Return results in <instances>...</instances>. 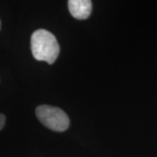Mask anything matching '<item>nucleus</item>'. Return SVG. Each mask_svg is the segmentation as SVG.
I'll return each mask as SVG.
<instances>
[{"label": "nucleus", "mask_w": 157, "mask_h": 157, "mask_svg": "<svg viewBox=\"0 0 157 157\" xmlns=\"http://www.w3.org/2000/svg\"><path fill=\"white\" fill-rule=\"evenodd\" d=\"M31 48L35 59L48 64H53L59 54V45L55 36L44 29L37 30L33 33Z\"/></svg>", "instance_id": "obj_1"}, {"label": "nucleus", "mask_w": 157, "mask_h": 157, "mask_svg": "<svg viewBox=\"0 0 157 157\" xmlns=\"http://www.w3.org/2000/svg\"><path fill=\"white\" fill-rule=\"evenodd\" d=\"M36 115L41 123L52 131H66L70 125L67 114L59 107L48 105L39 106L36 108Z\"/></svg>", "instance_id": "obj_2"}, {"label": "nucleus", "mask_w": 157, "mask_h": 157, "mask_svg": "<svg viewBox=\"0 0 157 157\" xmlns=\"http://www.w3.org/2000/svg\"><path fill=\"white\" fill-rule=\"evenodd\" d=\"M68 9L76 19H86L92 12V2L89 0H70Z\"/></svg>", "instance_id": "obj_3"}, {"label": "nucleus", "mask_w": 157, "mask_h": 157, "mask_svg": "<svg viewBox=\"0 0 157 157\" xmlns=\"http://www.w3.org/2000/svg\"><path fill=\"white\" fill-rule=\"evenodd\" d=\"M5 124H6V117H5L4 114L0 113V130L4 128Z\"/></svg>", "instance_id": "obj_4"}]
</instances>
